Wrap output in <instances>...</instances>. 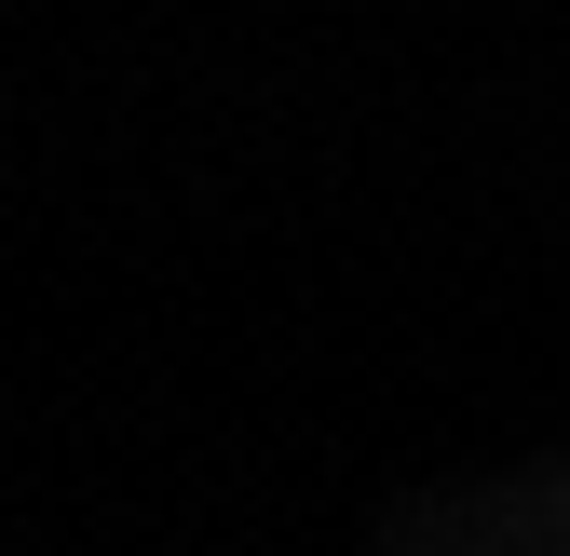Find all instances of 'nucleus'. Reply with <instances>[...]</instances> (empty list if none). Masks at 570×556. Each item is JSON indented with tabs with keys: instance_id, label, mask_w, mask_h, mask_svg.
Wrapping results in <instances>:
<instances>
[]
</instances>
